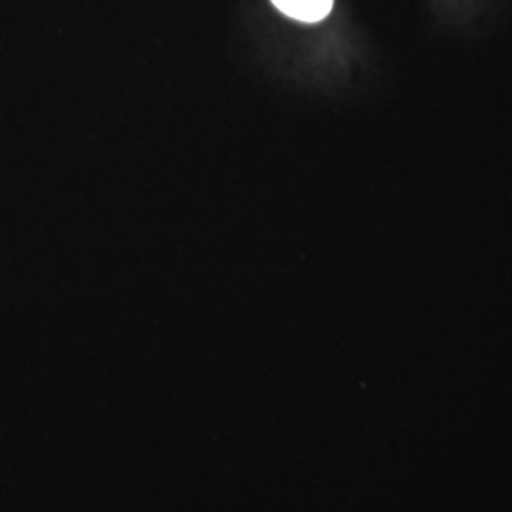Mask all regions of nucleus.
<instances>
[{"instance_id":"nucleus-1","label":"nucleus","mask_w":512,"mask_h":512,"mask_svg":"<svg viewBox=\"0 0 512 512\" xmlns=\"http://www.w3.org/2000/svg\"><path fill=\"white\" fill-rule=\"evenodd\" d=\"M275 8L285 16L304 21V23H317L327 18L332 10L334 0H272Z\"/></svg>"}]
</instances>
